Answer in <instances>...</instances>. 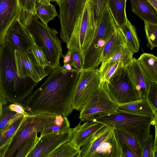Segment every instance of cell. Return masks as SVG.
Listing matches in <instances>:
<instances>
[{
  "label": "cell",
  "mask_w": 157,
  "mask_h": 157,
  "mask_svg": "<svg viewBox=\"0 0 157 157\" xmlns=\"http://www.w3.org/2000/svg\"><path fill=\"white\" fill-rule=\"evenodd\" d=\"M38 0H18L20 10L35 15V5L36 2Z\"/></svg>",
  "instance_id": "cell-40"
},
{
  "label": "cell",
  "mask_w": 157,
  "mask_h": 157,
  "mask_svg": "<svg viewBox=\"0 0 157 157\" xmlns=\"http://www.w3.org/2000/svg\"><path fill=\"white\" fill-rule=\"evenodd\" d=\"M114 131L121 147L123 146L128 147L132 150L138 157H141V147L132 136L127 133L115 128Z\"/></svg>",
  "instance_id": "cell-29"
},
{
  "label": "cell",
  "mask_w": 157,
  "mask_h": 157,
  "mask_svg": "<svg viewBox=\"0 0 157 157\" xmlns=\"http://www.w3.org/2000/svg\"><path fill=\"white\" fill-rule=\"evenodd\" d=\"M105 84L110 97L120 105L142 98L132 80L127 67L118 69Z\"/></svg>",
  "instance_id": "cell-8"
},
{
  "label": "cell",
  "mask_w": 157,
  "mask_h": 157,
  "mask_svg": "<svg viewBox=\"0 0 157 157\" xmlns=\"http://www.w3.org/2000/svg\"><path fill=\"white\" fill-rule=\"evenodd\" d=\"M117 26L107 6L95 23L94 37L82 55V69L97 68L107 42Z\"/></svg>",
  "instance_id": "cell-4"
},
{
  "label": "cell",
  "mask_w": 157,
  "mask_h": 157,
  "mask_svg": "<svg viewBox=\"0 0 157 157\" xmlns=\"http://www.w3.org/2000/svg\"><path fill=\"white\" fill-rule=\"evenodd\" d=\"M73 128L61 132L45 135L39 139L27 157H48L50 154L63 143L70 141Z\"/></svg>",
  "instance_id": "cell-13"
},
{
  "label": "cell",
  "mask_w": 157,
  "mask_h": 157,
  "mask_svg": "<svg viewBox=\"0 0 157 157\" xmlns=\"http://www.w3.org/2000/svg\"><path fill=\"white\" fill-rule=\"evenodd\" d=\"M15 51V59L18 75L29 77L38 83L48 75L45 67L38 64L32 54Z\"/></svg>",
  "instance_id": "cell-15"
},
{
  "label": "cell",
  "mask_w": 157,
  "mask_h": 157,
  "mask_svg": "<svg viewBox=\"0 0 157 157\" xmlns=\"http://www.w3.org/2000/svg\"><path fill=\"white\" fill-rule=\"evenodd\" d=\"M39 137L37 134L25 140L17 151L14 157H27L37 143Z\"/></svg>",
  "instance_id": "cell-33"
},
{
  "label": "cell",
  "mask_w": 157,
  "mask_h": 157,
  "mask_svg": "<svg viewBox=\"0 0 157 157\" xmlns=\"http://www.w3.org/2000/svg\"><path fill=\"white\" fill-rule=\"evenodd\" d=\"M105 124L95 120L80 123L73 128V134L70 142L80 149L87 140Z\"/></svg>",
  "instance_id": "cell-17"
},
{
  "label": "cell",
  "mask_w": 157,
  "mask_h": 157,
  "mask_svg": "<svg viewBox=\"0 0 157 157\" xmlns=\"http://www.w3.org/2000/svg\"><path fill=\"white\" fill-rule=\"evenodd\" d=\"M8 43L14 51L30 54L31 47L35 44L33 38L18 17L9 28L6 36Z\"/></svg>",
  "instance_id": "cell-14"
},
{
  "label": "cell",
  "mask_w": 157,
  "mask_h": 157,
  "mask_svg": "<svg viewBox=\"0 0 157 157\" xmlns=\"http://www.w3.org/2000/svg\"><path fill=\"white\" fill-rule=\"evenodd\" d=\"M87 0H63L59 5L61 40L68 43L76 22L83 10Z\"/></svg>",
  "instance_id": "cell-12"
},
{
  "label": "cell",
  "mask_w": 157,
  "mask_h": 157,
  "mask_svg": "<svg viewBox=\"0 0 157 157\" xmlns=\"http://www.w3.org/2000/svg\"><path fill=\"white\" fill-rule=\"evenodd\" d=\"M20 10L18 0H0V46L6 42V32Z\"/></svg>",
  "instance_id": "cell-16"
},
{
  "label": "cell",
  "mask_w": 157,
  "mask_h": 157,
  "mask_svg": "<svg viewBox=\"0 0 157 157\" xmlns=\"http://www.w3.org/2000/svg\"><path fill=\"white\" fill-rule=\"evenodd\" d=\"M117 110L157 117V114L155 113L146 97L138 101L120 105Z\"/></svg>",
  "instance_id": "cell-20"
},
{
  "label": "cell",
  "mask_w": 157,
  "mask_h": 157,
  "mask_svg": "<svg viewBox=\"0 0 157 157\" xmlns=\"http://www.w3.org/2000/svg\"><path fill=\"white\" fill-rule=\"evenodd\" d=\"M121 147L124 157H138L132 150L128 147L123 146Z\"/></svg>",
  "instance_id": "cell-42"
},
{
  "label": "cell",
  "mask_w": 157,
  "mask_h": 157,
  "mask_svg": "<svg viewBox=\"0 0 157 157\" xmlns=\"http://www.w3.org/2000/svg\"><path fill=\"white\" fill-rule=\"evenodd\" d=\"M157 13V0H146Z\"/></svg>",
  "instance_id": "cell-46"
},
{
  "label": "cell",
  "mask_w": 157,
  "mask_h": 157,
  "mask_svg": "<svg viewBox=\"0 0 157 157\" xmlns=\"http://www.w3.org/2000/svg\"><path fill=\"white\" fill-rule=\"evenodd\" d=\"M93 120L105 125H110L115 129L132 136L141 146L150 134L151 125L157 123V117L117 111Z\"/></svg>",
  "instance_id": "cell-3"
},
{
  "label": "cell",
  "mask_w": 157,
  "mask_h": 157,
  "mask_svg": "<svg viewBox=\"0 0 157 157\" xmlns=\"http://www.w3.org/2000/svg\"><path fill=\"white\" fill-rule=\"evenodd\" d=\"M56 115L40 113L25 116V121L9 144L4 157H14L17 149L25 140L40 133Z\"/></svg>",
  "instance_id": "cell-10"
},
{
  "label": "cell",
  "mask_w": 157,
  "mask_h": 157,
  "mask_svg": "<svg viewBox=\"0 0 157 157\" xmlns=\"http://www.w3.org/2000/svg\"><path fill=\"white\" fill-rule=\"evenodd\" d=\"M132 11L144 21L157 23V13L146 0H130Z\"/></svg>",
  "instance_id": "cell-21"
},
{
  "label": "cell",
  "mask_w": 157,
  "mask_h": 157,
  "mask_svg": "<svg viewBox=\"0 0 157 157\" xmlns=\"http://www.w3.org/2000/svg\"><path fill=\"white\" fill-rule=\"evenodd\" d=\"M38 83L29 77L18 76L15 51L8 43L0 47V93L3 105L21 104Z\"/></svg>",
  "instance_id": "cell-2"
},
{
  "label": "cell",
  "mask_w": 157,
  "mask_h": 157,
  "mask_svg": "<svg viewBox=\"0 0 157 157\" xmlns=\"http://www.w3.org/2000/svg\"><path fill=\"white\" fill-rule=\"evenodd\" d=\"M144 22L146 37L147 40V46L152 50L157 47V23Z\"/></svg>",
  "instance_id": "cell-32"
},
{
  "label": "cell",
  "mask_w": 157,
  "mask_h": 157,
  "mask_svg": "<svg viewBox=\"0 0 157 157\" xmlns=\"http://www.w3.org/2000/svg\"><path fill=\"white\" fill-rule=\"evenodd\" d=\"M114 129L105 125L95 133L82 146L80 157H124Z\"/></svg>",
  "instance_id": "cell-6"
},
{
  "label": "cell",
  "mask_w": 157,
  "mask_h": 157,
  "mask_svg": "<svg viewBox=\"0 0 157 157\" xmlns=\"http://www.w3.org/2000/svg\"><path fill=\"white\" fill-rule=\"evenodd\" d=\"M80 71H67L61 66L52 70L44 83L21 104L27 115L47 113L68 117L73 110Z\"/></svg>",
  "instance_id": "cell-1"
},
{
  "label": "cell",
  "mask_w": 157,
  "mask_h": 157,
  "mask_svg": "<svg viewBox=\"0 0 157 157\" xmlns=\"http://www.w3.org/2000/svg\"><path fill=\"white\" fill-rule=\"evenodd\" d=\"M8 106V107L11 110L25 116H26L27 114L25 109L21 104L19 103H11Z\"/></svg>",
  "instance_id": "cell-41"
},
{
  "label": "cell",
  "mask_w": 157,
  "mask_h": 157,
  "mask_svg": "<svg viewBox=\"0 0 157 157\" xmlns=\"http://www.w3.org/2000/svg\"><path fill=\"white\" fill-rule=\"evenodd\" d=\"M132 80L142 98H145L152 82L143 70L138 59L133 58L127 67Z\"/></svg>",
  "instance_id": "cell-18"
},
{
  "label": "cell",
  "mask_w": 157,
  "mask_h": 157,
  "mask_svg": "<svg viewBox=\"0 0 157 157\" xmlns=\"http://www.w3.org/2000/svg\"><path fill=\"white\" fill-rule=\"evenodd\" d=\"M25 27L32 36L35 44L44 51L52 70L60 66V59L63 57L61 42L57 36L58 32L43 24L36 16Z\"/></svg>",
  "instance_id": "cell-5"
},
{
  "label": "cell",
  "mask_w": 157,
  "mask_h": 157,
  "mask_svg": "<svg viewBox=\"0 0 157 157\" xmlns=\"http://www.w3.org/2000/svg\"><path fill=\"white\" fill-rule=\"evenodd\" d=\"M8 145H5L0 148V157H4Z\"/></svg>",
  "instance_id": "cell-47"
},
{
  "label": "cell",
  "mask_w": 157,
  "mask_h": 157,
  "mask_svg": "<svg viewBox=\"0 0 157 157\" xmlns=\"http://www.w3.org/2000/svg\"><path fill=\"white\" fill-rule=\"evenodd\" d=\"M80 154L81 149L69 141L60 145L48 157H80Z\"/></svg>",
  "instance_id": "cell-30"
},
{
  "label": "cell",
  "mask_w": 157,
  "mask_h": 157,
  "mask_svg": "<svg viewBox=\"0 0 157 157\" xmlns=\"http://www.w3.org/2000/svg\"><path fill=\"white\" fill-rule=\"evenodd\" d=\"M155 128V136L154 140V147L153 157H157V123L154 125Z\"/></svg>",
  "instance_id": "cell-43"
},
{
  "label": "cell",
  "mask_w": 157,
  "mask_h": 157,
  "mask_svg": "<svg viewBox=\"0 0 157 157\" xmlns=\"http://www.w3.org/2000/svg\"><path fill=\"white\" fill-rule=\"evenodd\" d=\"M25 119L21 114L16 118L0 134V148L8 145Z\"/></svg>",
  "instance_id": "cell-27"
},
{
  "label": "cell",
  "mask_w": 157,
  "mask_h": 157,
  "mask_svg": "<svg viewBox=\"0 0 157 157\" xmlns=\"http://www.w3.org/2000/svg\"><path fill=\"white\" fill-rule=\"evenodd\" d=\"M100 82V74L98 68L80 70L73 100V109L81 110L98 87Z\"/></svg>",
  "instance_id": "cell-11"
},
{
  "label": "cell",
  "mask_w": 157,
  "mask_h": 157,
  "mask_svg": "<svg viewBox=\"0 0 157 157\" xmlns=\"http://www.w3.org/2000/svg\"><path fill=\"white\" fill-rule=\"evenodd\" d=\"M2 106L0 107V114L1 113V112L2 111Z\"/></svg>",
  "instance_id": "cell-50"
},
{
  "label": "cell",
  "mask_w": 157,
  "mask_h": 157,
  "mask_svg": "<svg viewBox=\"0 0 157 157\" xmlns=\"http://www.w3.org/2000/svg\"><path fill=\"white\" fill-rule=\"evenodd\" d=\"M95 22L90 0L86 1L83 11L77 19L69 42L67 49H74L82 56L94 35Z\"/></svg>",
  "instance_id": "cell-7"
},
{
  "label": "cell",
  "mask_w": 157,
  "mask_h": 157,
  "mask_svg": "<svg viewBox=\"0 0 157 157\" xmlns=\"http://www.w3.org/2000/svg\"><path fill=\"white\" fill-rule=\"evenodd\" d=\"M67 53L63 55L62 57L63 59V63L64 64L70 63L71 60V50L70 49H67Z\"/></svg>",
  "instance_id": "cell-44"
},
{
  "label": "cell",
  "mask_w": 157,
  "mask_h": 157,
  "mask_svg": "<svg viewBox=\"0 0 157 157\" xmlns=\"http://www.w3.org/2000/svg\"><path fill=\"white\" fill-rule=\"evenodd\" d=\"M92 6L95 22L107 6L109 0H90Z\"/></svg>",
  "instance_id": "cell-36"
},
{
  "label": "cell",
  "mask_w": 157,
  "mask_h": 157,
  "mask_svg": "<svg viewBox=\"0 0 157 157\" xmlns=\"http://www.w3.org/2000/svg\"><path fill=\"white\" fill-rule=\"evenodd\" d=\"M29 53L34 57L36 62L45 67H49V63L46 56L42 48L35 44L31 48Z\"/></svg>",
  "instance_id": "cell-34"
},
{
  "label": "cell",
  "mask_w": 157,
  "mask_h": 157,
  "mask_svg": "<svg viewBox=\"0 0 157 157\" xmlns=\"http://www.w3.org/2000/svg\"><path fill=\"white\" fill-rule=\"evenodd\" d=\"M50 0H38L36 3L35 15L43 24L48 23L58 16L55 6Z\"/></svg>",
  "instance_id": "cell-22"
},
{
  "label": "cell",
  "mask_w": 157,
  "mask_h": 157,
  "mask_svg": "<svg viewBox=\"0 0 157 157\" xmlns=\"http://www.w3.org/2000/svg\"><path fill=\"white\" fill-rule=\"evenodd\" d=\"M70 123L67 117L56 115L55 118L40 133V137L52 133L63 132L70 128Z\"/></svg>",
  "instance_id": "cell-28"
},
{
  "label": "cell",
  "mask_w": 157,
  "mask_h": 157,
  "mask_svg": "<svg viewBox=\"0 0 157 157\" xmlns=\"http://www.w3.org/2000/svg\"><path fill=\"white\" fill-rule=\"evenodd\" d=\"M138 60L151 81L157 83V57L153 54L144 53Z\"/></svg>",
  "instance_id": "cell-23"
},
{
  "label": "cell",
  "mask_w": 157,
  "mask_h": 157,
  "mask_svg": "<svg viewBox=\"0 0 157 157\" xmlns=\"http://www.w3.org/2000/svg\"><path fill=\"white\" fill-rule=\"evenodd\" d=\"M152 108L155 113L157 114V83L151 82L145 97Z\"/></svg>",
  "instance_id": "cell-35"
},
{
  "label": "cell",
  "mask_w": 157,
  "mask_h": 157,
  "mask_svg": "<svg viewBox=\"0 0 157 157\" xmlns=\"http://www.w3.org/2000/svg\"><path fill=\"white\" fill-rule=\"evenodd\" d=\"M71 50V56L70 63L76 69L81 70L82 69V56L76 50L74 49Z\"/></svg>",
  "instance_id": "cell-39"
},
{
  "label": "cell",
  "mask_w": 157,
  "mask_h": 157,
  "mask_svg": "<svg viewBox=\"0 0 157 157\" xmlns=\"http://www.w3.org/2000/svg\"><path fill=\"white\" fill-rule=\"evenodd\" d=\"M120 105L110 97L105 82H100L81 110L79 118L81 122L92 121L96 118L117 111Z\"/></svg>",
  "instance_id": "cell-9"
},
{
  "label": "cell",
  "mask_w": 157,
  "mask_h": 157,
  "mask_svg": "<svg viewBox=\"0 0 157 157\" xmlns=\"http://www.w3.org/2000/svg\"><path fill=\"white\" fill-rule=\"evenodd\" d=\"M123 66V64L121 61H117L113 63L106 68L102 73L99 74L100 82L108 81L118 69Z\"/></svg>",
  "instance_id": "cell-37"
},
{
  "label": "cell",
  "mask_w": 157,
  "mask_h": 157,
  "mask_svg": "<svg viewBox=\"0 0 157 157\" xmlns=\"http://www.w3.org/2000/svg\"><path fill=\"white\" fill-rule=\"evenodd\" d=\"M61 67L63 69L67 71H72L75 69L73 68L72 65L70 63L64 64Z\"/></svg>",
  "instance_id": "cell-45"
},
{
  "label": "cell",
  "mask_w": 157,
  "mask_h": 157,
  "mask_svg": "<svg viewBox=\"0 0 157 157\" xmlns=\"http://www.w3.org/2000/svg\"><path fill=\"white\" fill-rule=\"evenodd\" d=\"M133 52L126 46L119 53L109 58L104 63L101 64L98 69L99 74L102 73L108 67L117 62H122L124 67H127L133 59Z\"/></svg>",
  "instance_id": "cell-26"
},
{
  "label": "cell",
  "mask_w": 157,
  "mask_h": 157,
  "mask_svg": "<svg viewBox=\"0 0 157 157\" xmlns=\"http://www.w3.org/2000/svg\"><path fill=\"white\" fill-rule=\"evenodd\" d=\"M119 28L124 34L128 47L133 53L137 52L140 48V43L135 28L128 19Z\"/></svg>",
  "instance_id": "cell-25"
},
{
  "label": "cell",
  "mask_w": 157,
  "mask_h": 157,
  "mask_svg": "<svg viewBox=\"0 0 157 157\" xmlns=\"http://www.w3.org/2000/svg\"><path fill=\"white\" fill-rule=\"evenodd\" d=\"M154 140L153 135L150 134L143 142L141 157H153Z\"/></svg>",
  "instance_id": "cell-38"
},
{
  "label": "cell",
  "mask_w": 157,
  "mask_h": 157,
  "mask_svg": "<svg viewBox=\"0 0 157 157\" xmlns=\"http://www.w3.org/2000/svg\"><path fill=\"white\" fill-rule=\"evenodd\" d=\"M127 0H109L107 6L117 27L119 28L128 19L126 13Z\"/></svg>",
  "instance_id": "cell-24"
},
{
  "label": "cell",
  "mask_w": 157,
  "mask_h": 157,
  "mask_svg": "<svg viewBox=\"0 0 157 157\" xmlns=\"http://www.w3.org/2000/svg\"><path fill=\"white\" fill-rule=\"evenodd\" d=\"M126 46L125 37L121 29L117 27L104 47L101 58V64L119 53Z\"/></svg>",
  "instance_id": "cell-19"
},
{
  "label": "cell",
  "mask_w": 157,
  "mask_h": 157,
  "mask_svg": "<svg viewBox=\"0 0 157 157\" xmlns=\"http://www.w3.org/2000/svg\"><path fill=\"white\" fill-rule=\"evenodd\" d=\"M50 1L55 2L58 5L63 0H50Z\"/></svg>",
  "instance_id": "cell-48"
},
{
  "label": "cell",
  "mask_w": 157,
  "mask_h": 157,
  "mask_svg": "<svg viewBox=\"0 0 157 157\" xmlns=\"http://www.w3.org/2000/svg\"><path fill=\"white\" fill-rule=\"evenodd\" d=\"M3 105V102L2 99V96L0 93V107L2 106Z\"/></svg>",
  "instance_id": "cell-49"
},
{
  "label": "cell",
  "mask_w": 157,
  "mask_h": 157,
  "mask_svg": "<svg viewBox=\"0 0 157 157\" xmlns=\"http://www.w3.org/2000/svg\"><path fill=\"white\" fill-rule=\"evenodd\" d=\"M22 114L11 110L8 105H3L0 114V134L17 117Z\"/></svg>",
  "instance_id": "cell-31"
}]
</instances>
